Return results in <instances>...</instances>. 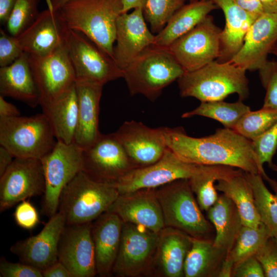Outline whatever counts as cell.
Instances as JSON below:
<instances>
[{
  "label": "cell",
  "mask_w": 277,
  "mask_h": 277,
  "mask_svg": "<svg viewBox=\"0 0 277 277\" xmlns=\"http://www.w3.org/2000/svg\"><path fill=\"white\" fill-rule=\"evenodd\" d=\"M167 147L186 163L237 168L245 172L268 176L255 152L252 141L233 129H218L203 137L188 136L181 127H166Z\"/></svg>",
  "instance_id": "cell-1"
},
{
  "label": "cell",
  "mask_w": 277,
  "mask_h": 277,
  "mask_svg": "<svg viewBox=\"0 0 277 277\" xmlns=\"http://www.w3.org/2000/svg\"><path fill=\"white\" fill-rule=\"evenodd\" d=\"M56 11L68 29L85 35L113 60L122 0H71Z\"/></svg>",
  "instance_id": "cell-2"
},
{
  "label": "cell",
  "mask_w": 277,
  "mask_h": 277,
  "mask_svg": "<svg viewBox=\"0 0 277 277\" xmlns=\"http://www.w3.org/2000/svg\"><path fill=\"white\" fill-rule=\"evenodd\" d=\"M246 71L231 62L214 61L197 70L185 72L179 78L180 94L203 102L222 101L236 93L239 100L243 101L249 94Z\"/></svg>",
  "instance_id": "cell-3"
},
{
  "label": "cell",
  "mask_w": 277,
  "mask_h": 277,
  "mask_svg": "<svg viewBox=\"0 0 277 277\" xmlns=\"http://www.w3.org/2000/svg\"><path fill=\"white\" fill-rule=\"evenodd\" d=\"M123 71L130 95L141 94L151 102L185 73L168 48L154 45L144 49Z\"/></svg>",
  "instance_id": "cell-4"
},
{
  "label": "cell",
  "mask_w": 277,
  "mask_h": 277,
  "mask_svg": "<svg viewBox=\"0 0 277 277\" xmlns=\"http://www.w3.org/2000/svg\"><path fill=\"white\" fill-rule=\"evenodd\" d=\"M119 195L115 184L95 181L82 170L63 189L58 211L66 225L92 222L108 211Z\"/></svg>",
  "instance_id": "cell-5"
},
{
  "label": "cell",
  "mask_w": 277,
  "mask_h": 277,
  "mask_svg": "<svg viewBox=\"0 0 277 277\" xmlns=\"http://www.w3.org/2000/svg\"><path fill=\"white\" fill-rule=\"evenodd\" d=\"M47 115L0 117V144L15 157L41 159L57 141Z\"/></svg>",
  "instance_id": "cell-6"
},
{
  "label": "cell",
  "mask_w": 277,
  "mask_h": 277,
  "mask_svg": "<svg viewBox=\"0 0 277 277\" xmlns=\"http://www.w3.org/2000/svg\"><path fill=\"white\" fill-rule=\"evenodd\" d=\"M165 226L201 238L209 234L211 225L203 215L193 195L189 179L178 180L155 190Z\"/></svg>",
  "instance_id": "cell-7"
},
{
  "label": "cell",
  "mask_w": 277,
  "mask_h": 277,
  "mask_svg": "<svg viewBox=\"0 0 277 277\" xmlns=\"http://www.w3.org/2000/svg\"><path fill=\"white\" fill-rule=\"evenodd\" d=\"M45 176L44 213L49 217L58 210L62 192L83 167V149L74 143L56 142L52 150L41 159Z\"/></svg>",
  "instance_id": "cell-8"
},
{
  "label": "cell",
  "mask_w": 277,
  "mask_h": 277,
  "mask_svg": "<svg viewBox=\"0 0 277 277\" xmlns=\"http://www.w3.org/2000/svg\"><path fill=\"white\" fill-rule=\"evenodd\" d=\"M64 44L76 80L101 84L123 77L124 71L114 61L81 32L68 29Z\"/></svg>",
  "instance_id": "cell-9"
},
{
  "label": "cell",
  "mask_w": 277,
  "mask_h": 277,
  "mask_svg": "<svg viewBox=\"0 0 277 277\" xmlns=\"http://www.w3.org/2000/svg\"><path fill=\"white\" fill-rule=\"evenodd\" d=\"M29 61L43 110L75 85L76 77L64 42L47 56L29 54Z\"/></svg>",
  "instance_id": "cell-10"
},
{
  "label": "cell",
  "mask_w": 277,
  "mask_h": 277,
  "mask_svg": "<svg viewBox=\"0 0 277 277\" xmlns=\"http://www.w3.org/2000/svg\"><path fill=\"white\" fill-rule=\"evenodd\" d=\"M205 166L184 162L168 148L157 161L132 169L122 176L115 185L120 194L155 189L178 180L189 179Z\"/></svg>",
  "instance_id": "cell-11"
},
{
  "label": "cell",
  "mask_w": 277,
  "mask_h": 277,
  "mask_svg": "<svg viewBox=\"0 0 277 277\" xmlns=\"http://www.w3.org/2000/svg\"><path fill=\"white\" fill-rule=\"evenodd\" d=\"M221 30L208 15L168 48L185 72L197 70L215 61L220 53Z\"/></svg>",
  "instance_id": "cell-12"
},
{
  "label": "cell",
  "mask_w": 277,
  "mask_h": 277,
  "mask_svg": "<svg viewBox=\"0 0 277 277\" xmlns=\"http://www.w3.org/2000/svg\"><path fill=\"white\" fill-rule=\"evenodd\" d=\"M158 240L159 233L123 222L119 249L112 273L125 277L142 274L153 263Z\"/></svg>",
  "instance_id": "cell-13"
},
{
  "label": "cell",
  "mask_w": 277,
  "mask_h": 277,
  "mask_svg": "<svg viewBox=\"0 0 277 277\" xmlns=\"http://www.w3.org/2000/svg\"><path fill=\"white\" fill-rule=\"evenodd\" d=\"M135 168L114 133L101 134L93 145L83 149L82 171L95 181L115 184Z\"/></svg>",
  "instance_id": "cell-14"
},
{
  "label": "cell",
  "mask_w": 277,
  "mask_h": 277,
  "mask_svg": "<svg viewBox=\"0 0 277 277\" xmlns=\"http://www.w3.org/2000/svg\"><path fill=\"white\" fill-rule=\"evenodd\" d=\"M45 180L40 159L15 157L0 176V211L34 196L44 194Z\"/></svg>",
  "instance_id": "cell-15"
},
{
  "label": "cell",
  "mask_w": 277,
  "mask_h": 277,
  "mask_svg": "<svg viewBox=\"0 0 277 277\" xmlns=\"http://www.w3.org/2000/svg\"><path fill=\"white\" fill-rule=\"evenodd\" d=\"M166 127L152 128L135 121L125 122L114 132L135 168L160 160L168 148Z\"/></svg>",
  "instance_id": "cell-16"
},
{
  "label": "cell",
  "mask_w": 277,
  "mask_h": 277,
  "mask_svg": "<svg viewBox=\"0 0 277 277\" xmlns=\"http://www.w3.org/2000/svg\"><path fill=\"white\" fill-rule=\"evenodd\" d=\"M92 222L65 225L58 245V260L72 277H93L96 273L91 235Z\"/></svg>",
  "instance_id": "cell-17"
},
{
  "label": "cell",
  "mask_w": 277,
  "mask_h": 277,
  "mask_svg": "<svg viewBox=\"0 0 277 277\" xmlns=\"http://www.w3.org/2000/svg\"><path fill=\"white\" fill-rule=\"evenodd\" d=\"M65 225L63 214L58 211L37 234L16 242L10 251L20 262L42 271L58 261V245Z\"/></svg>",
  "instance_id": "cell-18"
},
{
  "label": "cell",
  "mask_w": 277,
  "mask_h": 277,
  "mask_svg": "<svg viewBox=\"0 0 277 277\" xmlns=\"http://www.w3.org/2000/svg\"><path fill=\"white\" fill-rule=\"evenodd\" d=\"M142 7L122 13L116 25L113 60L124 70L146 48L153 44L155 35L148 28Z\"/></svg>",
  "instance_id": "cell-19"
},
{
  "label": "cell",
  "mask_w": 277,
  "mask_h": 277,
  "mask_svg": "<svg viewBox=\"0 0 277 277\" xmlns=\"http://www.w3.org/2000/svg\"><path fill=\"white\" fill-rule=\"evenodd\" d=\"M276 42L277 14L264 13L253 23L230 62L246 70H259L268 61Z\"/></svg>",
  "instance_id": "cell-20"
},
{
  "label": "cell",
  "mask_w": 277,
  "mask_h": 277,
  "mask_svg": "<svg viewBox=\"0 0 277 277\" xmlns=\"http://www.w3.org/2000/svg\"><path fill=\"white\" fill-rule=\"evenodd\" d=\"M47 6L29 27L16 37L23 51L30 55L47 56L64 43L68 28L58 12Z\"/></svg>",
  "instance_id": "cell-21"
},
{
  "label": "cell",
  "mask_w": 277,
  "mask_h": 277,
  "mask_svg": "<svg viewBox=\"0 0 277 277\" xmlns=\"http://www.w3.org/2000/svg\"><path fill=\"white\" fill-rule=\"evenodd\" d=\"M107 211L116 214L124 223L141 226L156 233L165 227L155 189L120 194Z\"/></svg>",
  "instance_id": "cell-22"
},
{
  "label": "cell",
  "mask_w": 277,
  "mask_h": 277,
  "mask_svg": "<svg viewBox=\"0 0 277 277\" xmlns=\"http://www.w3.org/2000/svg\"><path fill=\"white\" fill-rule=\"evenodd\" d=\"M77 125L74 142L82 149L93 145L101 133L98 128L100 103L103 85L85 80H76Z\"/></svg>",
  "instance_id": "cell-23"
},
{
  "label": "cell",
  "mask_w": 277,
  "mask_h": 277,
  "mask_svg": "<svg viewBox=\"0 0 277 277\" xmlns=\"http://www.w3.org/2000/svg\"><path fill=\"white\" fill-rule=\"evenodd\" d=\"M92 222L96 273L108 276L112 273L122 234L123 222L116 214L107 211Z\"/></svg>",
  "instance_id": "cell-24"
},
{
  "label": "cell",
  "mask_w": 277,
  "mask_h": 277,
  "mask_svg": "<svg viewBox=\"0 0 277 277\" xmlns=\"http://www.w3.org/2000/svg\"><path fill=\"white\" fill-rule=\"evenodd\" d=\"M221 8L225 25L220 35V53L216 60L230 62L242 47L250 27L257 18L240 7L234 0H212Z\"/></svg>",
  "instance_id": "cell-25"
},
{
  "label": "cell",
  "mask_w": 277,
  "mask_h": 277,
  "mask_svg": "<svg viewBox=\"0 0 277 277\" xmlns=\"http://www.w3.org/2000/svg\"><path fill=\"white\" fill-rule=\"evenodd\" d=\"M0 95L19 101L32 108L39 105V93L27 53L24 52L12 64L0 68Z\"/></svg>",
  "instance_id": "cell-26"
},
{
  "label": "cell",
  "mask_w": 277,
  "mask_h": 277,
  "mask_svg": "<svg viewBox=\"0 0 277 277\" xmlns=\"http://www.w3.org/2000/svg\"><path fill=\"white\" fill-rule=\"evenodd\" d=\"M192 236L175 228L165 226L159 233L153 261L167 277L184 276L186 258L191 248Z\"/></svg>",
  "instance_id": "cell-27"
},
{
  "label": "cell",
  "mask_w": 277,
  "mask_h": 277,
  "mask_svg": "<svg viewBox=\"0 0 277 277\" xmlns=\"http://www.w3.org/2000/svg\"><path fill=\"white\" fill-rule=\"evenodd\" d=\"M219 7L212 0L190 2L176 11L164 28L155 35L153 44L168 48L177 38L193 29Z\"/></svg>",
  "instance_id": "cell-28"
},
{
  "label": "cell",
  "mask_w": 277,
  "mask_h": 277,
  "mask_svg": "<svg viewBox=\"0 0 277 277\" xmlns=\"http://www.w3.org/2000/svg\"><path fill=\"white\" fill-rule=\"evenodd\" d=\"M207 211L208 218L215 230L213 244L227 254L243 226L238 209L229 198L222 194Z\"/></svg>",
  "instance_id": "cell-29"
},
{
  "label": "cell",
  "mask_w": 277,
  "mask_h": 277,
  "mask_svg": "<svg viewBox=\"0 0 277 277\" xmlns=\"http://www.w3.org/2000/svg\"><path fill=\"white\" fill-rule=\"evenodd\" d=\"M243 172L217 180L215 187L235 204L243 225L256 227L262 222L255 206L251 186Z\"/></svg>",
  "instance_id": "cell-30"
},
{
  "label": "cell",
  "mask_w": 277,
  "mask_h": 277,
  "mask_svg": "<svg viewBox=\"0 0 277 277\" xmlns=\"http://www.w3.org/2000/svg\"><path fill=\"white\" fill-rule=\"evenodd\" d=\"M75 85L43 110L49 120L56 141L66 144L74 142L77 125L78 102Z\"/></svg>",
  "instance_id": "cell-31"
},
{
  "label": "cell",
  "mask_w": 277,
  "mask_h": 277,
  "mask_svg": "<svg viewBox=\"0 0 277 277\" xmlns=\"http://www.w3.org/2000/svg\"><path fill=\"white\" fill-rule=\"evenodd\" d=\"M226 255L227 253L215 246L213 241L192 237L184 264V276H217Z\"/></svg>",
  "instance_id": "cell-32"
},
{
  "label": "cell",
  "mask_w": 277,
  "mask_h": 277,
  "mask_svg": "<svg viewBox=\"0 0 277 277\" xmlns=\"http://www.w3.org/2000/svg\"><path fill=\"white\" fill-rule=\"evenodd\" d=\"M241 171L225 166L205 165L201 171L190 178L191 188L196 194L201 209L207 211L217 201L219 196L215 182L236 175Z\"/></svg>",
  "instance_id": "cell-33"
},
{
  "label": "cell",
  "mask_w": 277,
  "mask_h": 277,
  "mask_svg": "<svg viewBox=\"0 0 277 277\" xmlns=\"http://www.w3.org/2000/svg\"><path fill=\"white\" fill-rule=\"evenodd\" d=\"M250 111V108L241 100L231 103L223 100L203 102L195 109L184 113L182 117L205 116L216 120L225 128L233 129L240 119Z\"/></svg>",
  "instance_id": "cell-34"
},
{
  "label": "cell",
  "mask_w": 277,
  "mask_h": 277,
  "mask_svg": "<svg viewBox=\"0 0 277 277\" xmlns=\"http://www.w3.org/2000/svg\"><path fill=\"white\" fill-rule=\"evenodd\" d=\"M245 173L251 186L261 222L269 229L271 236L277 238V193L273 194L267 188L261 174Z\"/></svg>",
  "instance_id": "cell-35"
},
{
  "label": "cell",
  "mask_w": 277,
  "mask_h": 277,
  "mask_svg": "<svg viewBox=\"0 0 277 277\" xmlns=\"http://www.w3.org/2000/svg\"><path fill=\"white\" fill-rule=\"evenodd\" d=\"M271 236L269 229L262 223L256 227L243 225L233 248L226 256L235 265L255 255Z\"/></svg>",
  "instance_id": "cell-36"
},
{
  "label": "cell",
  "mask_w": 277,
  "mask_h": 277,
  "mask_svg": "<svg viewBox=\"0 0 277 277\" xmlns=\"http://www.w3.org/2000/svg\"><path fill=\"white\" fill-rule=\"evenodd\" d=\"M276 122L277 110L262 108L244 114L233 130L252 141L268 130Z\"/></svg>",
  "instance_id": "cell-37"
},
{
  "label": "cell",
  "mask_w": 277,
  "mask_h": 277,
  "mask_svg": "<svg viewBox=\"0 0 277 277\" xmlns=\"http://www.w3.org/2000/svg\"><path fill=\"white\" fill-rule=\"evenodd\" d=\"M186 0H145L142 7L146 21L152 33H158Z\"/></svg>",
  "instance_id": "cell-38"
},
{
  "label": "cell",
  "mask_w": 277,
  "mask_h": 277,
  "mask_svg": "<svg viewBox=\"0 0 277 277\" xmlns=\"http://www.w3.org/2000/svg\"><path fill=\"white\" fill-rule=\"evenodd\" d=\"M40 0H17L6 25L7 32L17 37L35 20Z\"/></svg>",
  "instance_id": "cell-39"
},
{
  "label": "cell",
  "mask_w": 277,
  "mask_h": 277,
  "mask_svg": "<svg viewBox=\"0 0 277 277\" xmlns=\"http://www.w3.org/2000/svg\"><path fill=\"white\" fill-rule=\"evenodd\" d=\"M251 141L260 163L263 166L267 163L271 168L277 171V167L272 162L277 149V122L268 130Z\"/></svg>",
  "instance_id": "cell-40"
},
{
  "label": "cell",
  "mask_w": 277,
  "mask_h": 277,
  "mask_svg": "<svg viewBox=\"0 0 277 277\" xmlns=\"http://www.w3.org/2000/svg\"><path fill=\"white\" fill-rule=\"evenodd\" d=\"M259 71L266 91L262 108L277 110V61H268Z\"/></svg>",
  "instance_id": "cell-41"
},
{
  "label": "cell",
  "mask_w": 277,
  "mask_h": 277,
  "mask_svg": "<svg viewBox=\"0 0 277 277\" xmlns=\"http://www.w3.org/2000/svg\"><path fill=\"white\" fill-rule=\"evenodd\" d=\"M264 270L265 276L277 277V238L271 236L255 255Z\"/></svg>",
  "instance_id": "cell-42"
},
{
  "label": "cell",
  "mask_w": 277,
  "mask_h": 277,
  "mask_svg": "<svg viewBox=\"0 0 277 277\" xmlns=\"http://www.w3.org/2000/svg\"><path fill=\"white\" fill-rule=\"evenodd\" d=\"M24 52L16 37L4 30H0V67L9 66L14 62Z\"/></svg>",
  "instance_id": "cell-43"
},
{
  "label": "cell",
  "mask_w": 277,
  "mask_h": 277,
  "mask_svg": "<svg viewBox=\"0 0 277 277\" xmlns=\"http://www.w3.org/2000/svg\"><path fill=\"white\" fill-rule=\"evenodd\" d=\"M0 276L43 277L41 270L21 262H9L3 256L0 259Z\"/></svg>",
  "instance_id": "cell-44"
},
{
  "label": "cell",
  "mask_w": 277,
  "mask_h": 277,
  "mask_svg": "<svg viewBox=\"0 0 277 277\" xmlns=\"http://www.w3.org/2000/svg\"><path fill=\"white\" fill-rule=\"evenodd\" d=\"M13 216L16 224L26 230L32 229L39 223L36 209L26 200L19 203L15 208Z\"/></svg>",
  "instance_id": "cell-45"
},
{
  "label": "cell",
  "mask_w": 277,
  "mask_h": 277,
  "mask_svg": "<svg viewBox=\"0 0 277 277\" xmlns=\"http://www.w3.org/2000/svg\"><path fill=\"white\" fill-rule=\"evenodd\" d=\"M234 277H264V272L255 255L250 256L234 265Z\"/></svg>",
  "instance_id": "cell-46"
},
{
  "label": "cell",
  "mask_w": 277,
  "mask_h": 277,
  "mask_svg": "<svg viewBox=\"0 0 277 277\" xmlns=\"http://www.w3.org/2000/svg\"><path fill=\"white\" fill-rule=\"evenodd\" d=\"M234 1L242 9L256 18L264 13L260 0H234Z\"/></svg>",
  "instance_id": "cell-47"
},
{
  "label": "cell",
  "mask_w": 277,
  "mask_h": 277,
  "mask_svg": "<svg viewBox=\"0 0 277 277\" xmlns=\"http://www.w3.org/2000/svg\"><path fill=\"white\" fill-rule=\"evenodd\" d=\"M42 271L43 277H72L68 269L58 260Z\"/></svg>",
  "instance_id": "cell-48"
},
{
  "label": "cell",
  "mask_w": 277,
  "mask_h": 277,
  "mask_svg": "<svg viewBox=\"0 0 277 277\" xmlns=\"http://www.w3.org/2000/svg\"><path fill=\"white\" fill-rule=\"evenodd\" d=\"M17 0H0V22L6 25Z\"/></svg>",
  "instance_id": "cell-49"
},
{
  "label": "cell",
  "mask_w": 277,
  "mask_h": 277,
  "mask_svg": "<svg viewBox=\"0 0 277 277\" xmlns=\"http://www.w3.org/2000/svg\"><path fill=\"white\" fill-rule=\"evenodd\" d=\"M20 115V112L13 104L7 102L0 95V117H11Z\"/></svg>",
  "instance_id": "cell-50"
},
{
  "label": "cell",
  "mask_w": 277,
  "mask_h": 277,
  "mask_svg": "<svg viewBox=\"0 0 277 277\" xmlns=\"http://www.w3.org/2000/svg\"><path fill=\"white\" fill-rule=\"evenodd\" d=\"M15 156L7 148L0 146V176L3 174L13 161Z\"/></svg>",
  "instance_id": "cell-51"
},
{
  "label": "cell",
  "mask_w": 277,
  "mask_h": 277,
  "mask_svg": "<svg viewBox=\"0 0 277 277\" xmlns=\"http://www.w3.org/2000/svg\"><path fill=\"white\" fill-rule=\"evenodd\" d=\"M234 263L228 258H226L223 260L220 270L217 273L218 277H231L232 276Z\"/></svg>",
  "instance_id": "cell-52"
},
{
  "label": "cell",
  "mask_w": 277,
  "mask_h": 277,
  "mask_svg": "<svg viewBox=\"0 0 277 277\" xmlns=\"http://www.w3.org/2000/svg\"><path fill=\"white\" fill-rule=\"evenodd\" d=\"M145 0H122V13L138 7H143Z\"/></svg>",
  "instance_id": "cell-53"
},
{
  "label": "cell",
  "mask_w": 277,
  "mask_h": 277,
  "mask_svg": "<svg viewBox=\"0 0 277 277\" xmlns=\"http://www.w3.org/2000/svg\"><path fill=\"white\" fill-rule=\"evenodd\" d=\"M264 13L277 14V0H260Z\"/></svg>",
  "instance_id": "cell-54"
},
{
  "label": "cell",
  "mask_w": 277,
  "mask_h": 277,
  "mask_svg": "<svg viewBox=\"0 0 277 277\" xmlns=\"http://www.w3.org/2000/svg\"><path fill=\"white\" fill-rule=\"evenodd\" d=\"M70 1L71 0H46V3L47 5L51 6L54 11H57Z\"/></svg>",
  "instance_id": "cell-55"
},
{
  "label": "cell",
  "mask_w": 277,
  "mask_h": 277,
  "mask_svg": "<svg viewBox=\"0 0 277 277\" xmlns=\"http://www.w3.org/2000/svg\"><path fill=\"white\" fill-rule=\"evenodd\" d=\"M265 180L268 181L273 190L277 193V182L275 181L270 179L268 176Z\"/></svg>",
  "instance_id": "cell-56"
},
{
  "label": "cell",
  "mask_w": 277,
  "mask_h": 277,
  "mask_svg": "<svg viewBox=\"0 0 277 277\" xmlns=\"http://www.w3.org/2000/svg\"><path fill=\"white\" fill-rule=\"evenodd\" d=\"M271 53L274 54L277 57V42L273 47Z\"/></svg>",
  "instance_id": "cell-57"
},
{
  "label": "cell",
  "mask_w": 277,
  "mask_h": 277,
  "mask_svg": "<svg viewBox=\"0 0 277 277\" xmlns=\"http://www.w3.org/2000/svg\"><path fill=\"white\" fill-rule=\"evenodd\" d=\"M190 2H194L197 1H208V0H189Z\"/></svg>",
  "instance_id": "cell-58"
}]
</instances>
